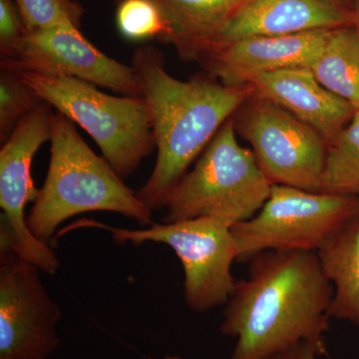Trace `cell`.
<instances>
[{
	"instance_id": "8992f818",
	"label": "cell",
	"mask_w": 359,
	"mask_h": 359,
	"mask_svg": "<svg viewBox=\"0 0 359 359\" xmlns=\"http://www.w3.org/2000/svg\"><path fill=\"white\" fill-rule=\"evenodd\" d=\"M78 228L110 231L118 244L154 242L169 245L183 264L185 301L195 313H207L224 306L235 290L237 280L231 275V266L238 261L237 243L230 226L217 219H184L128 230L81 219L69 228L66 226L58 236Z\"/></svg>"
},
{
	"instance_id": "6da1fadb",
	"label": "cell",
	"mask_w": 359,
	"mask_h": 359,
	"mask_svg": "<svg viewBox=\"0 0 359 359\" xmlns=\"http://www.w3.org/2000/svg\"><path fill=\"white\" fill-rule=\"evenodd\" d=\"M219 332L237 339L229 359H271L302 342L325 353L334 287L316 252H264L249 262Z\"/></svg>"
},
{
	"instance_id": "44dd1931",
	"label": "cell",
	"mask_w": 359,
	"mask_h": 359,
	"mask_svg": "<svg viewBox=\"0 0 359 359\" xmlns=\"http://www.w3.org/2000/svg\"><path fill=\"white\" fill-rule=\"evenodd\" d=\"M26 32L54 26L79 28L84 9L76 0H14Z\"/></svg>"
},
{
	"instance_id": "d6986e66",
	"label": "cell",
	"mask_w": 359,
	"mask_h": 359,
	"mask_svg": "<svg viewBox=\"0 0 359 359\" xmlns=\"http://www.w3.org/2000/svg\"><path fill=\"white\" fill-rule=\"evenodd\" d=\"M0 66V138L4 142L18 122L43 101L25 83L15 66L6 61Z\"/></svg>"
},
{
	"instance_id": "7a4b0ae2",
	"label": "cell",
	"mask_w": 359,
	"mask_h": 359,
	"mask_svg": "<svg viewBox=\"0 0 359 359\" xmlns=\"http://www.w3.org/2000/svg\"><path fill=\"white\" fill-rule=\"evenodd\" d=\"M131 66L152 120L157 160L137 196L151 211L168 198L226 120L252 93L249 86H229L212 77L182 81L168 73L164 55L145 45L134 51Z\"/></svg>"
},
{
	"instance_id": "d4e9b609",
	"label": "cell",
	"mask_w": 359,
	"mask_h": 359,
	"mask_svg": "<svg viewBox=\"0 0 359 359\" xmlns=\"http://www.w3.org/2000/svg\"><path fill=\"white\" fill-rule=\"evenodd\" d=\"M334 1L337 2V4H340V6L351 9L354 0H334Z\"/></svg>"
},
{
	"instance_id": "9c48e42d",
	"label": "cell",
	"mask_w": 359,
	"mask_h": 359,
	"mask_svg": "<svg viewBox=\"0 0 359 359\" xmlns=\"http://www.w3.org/2000/svg\"><path fill=\"white\" fill-rule=\"evenodd\" d=\"M54 112L40 104L18 122L0 150V207L2 215L0 250H11L48 275L60 262L51 245L41 242L28 228L25 208L39 191L32 176V161L39 148L50 141Z\"/></svg>"
},
{
	"instance_id": "3957f363",
	"label": "cell",
	"mask_w": 359,
	"mask_h": 359,
	"mask_svg": "<svg viewBox=\"0 0 359 359\" xmlns=\"http://www.w3.org/2000/svg\"><path fill=\"white\" fill-rule=\"evenodd\" d=\"M49 142L48 172L27 217L28 228L39 240L53 248L58 226L87 212H117L143 226L153 224L152 211L62 113H54Z\"/></svg>"
},
{
	"instance_id": "5b68a950",
	"label": "cell",
	"mask_w": 359,
	"mask_h": 359,
	"mask_svg": "<svg viewBox=\"0 0 359 359\" xmlns=\"http://www.w3.org/2000/svg\"><path fill=\"white\" fill-rule=\"evenodd\" d=\"M18 70L44 103L87 132L122 179L133 174L156 148L151 113L143 97L108 95L76 78Z\"/></svg>"
},
{
	"instance_id": "ffe728a7",
	"label": "cell",
	"mask_w": 359,
	"mask_h": 359,
	"mask_svg": "<svg viewBox=\"0 0 359 359\" xmlns=\"http://www.w3.org/2000/svg\"><path fill=\"white\" fill-rule=\"evenodd\" d=\"M116 25L125 37L133 41L164 39L167 23L155 0H122L116 11Z\"/></svg>"
},
{
	"instance_id": "4fadbf2b",
	"label": "cell",
	"mask_w": 359,
	"mask_h": 359,
	"mask_svg": "<svg viewBox=\"0 0 359 359\" xmlns=\"http://www.w3.org/2000/svg\"><path fill=\"white\" fill-rule=\"evenodd\" d=\"M330 30L278 36L249 37L222 45L200 58L211 76L229 86H247L264 73L311 68L327 43Z\"/></svg>"
},
{
	"instance_id": "277c9868",
	"label": "cell",
	"mask_w": 359,
	"mask_h": 359,
	"mask_svg": "<svg viewBox=\"0 0 359 359\" xmlns=\"http://www.w3.org/2000/svg\"><path fill=\"white\" fill-rule=\"evenodd\" d=\"M236 134L231 117L170 194L164 223L210 218L231 228L262 209L273 183Z\"/></svg>"
},
{
	"instance_id": "603a6c76",
	"label": "cell",
	"mask_w": 359,
	"mask_h": 359,
	"mask_svg": "<svg viewBox=\"0 0 359 359\" xmlns=\"http://www.w3.org/2000/svg\"><path fill=\"white\" fill-rule=\"evenodd\" d=\"M325 353L311 342H302L297 346L292 347L290 351L276 355L271 359H316L318 355H323Z\"/></svg>"
},
{
	"instance_id": "ba28073f",
	"label": "cell",
	"mask_w": 359,
	"mask_h": 359,
	"mask_svg": "<svg viewBox=\"0 0 359 359\" xmlns=\"http://www.w3.org/2000/svg\"><path fill=\"white\" fill-rule=\"evenodd\" d=\"M233 119L273 185L320 192L327 142L318 132L252 91Z\"/></svg>"
},
{
	"instance_id": "9a60e30c",
	"label": "cell",
	"mask_w": 359,
	"mask_h": 359,
	"mask_svg": "<svg viewBox=\"0 0 359 359\" xmlns=\"http://www.w3.org/2000/svg\"><path fill=\"white\" fill-rule=\"evenodd\" d=\"M316 254L334 290L330 316L348 321L359 332V212L342 224Z\"/></svg>"
},
{
	"instance_id": "7c38bea8",
	"label": "cell",
	"mask_w": 359,
	"mask_h": 359,
	"mask_svg": "<svg viewBox=\"0 0 359 359\" xmlns=\"http://www.w3.org/2000/svg\"><path fill=\"white\" fill-rule=\"evenodd\" d=\"M353 25L351 8L334 0H242L208 39L197 60L216 47L257 36H278Z\"/></svg>"
},
{
	"instance_id": "30bf717a",
	"label": "cell",
	"mask_w": 359,
	"mask_h": 359,
	"mask_svg": "<svg viewBox=\"0 0 359 359\" xmlns=\"http://www.w3.org/2000/svg\"><path fill=\"white\" fill-rule=\"evenodd\" d=\"M40 269L0 250V359H46L57 349L61 311Z\"/></svg>"
},
{
	"instance_id": "5bb4252c",
	"label": "cell",
	"mask_w": 359,
	"mask_h": 359,
	"mask_svg": "<svg viewBox=\"0 0 359 359\" xmlns=\"http://www.w3.org/2000/svg\"><path fill=\"white\" fill-rule=\"evenodd\" d=\"M252 93L287 110L318 132L328 144L353 119L355 110L316 79L309 68H287L252 78Z\"/></svg>"
},
{
	"instance_id": "cb8c5ba5",
	"label": "cell",
	"mask_w": 359,
	"mask_h": 359,
	"mask_svg": "<svg viewBox=\"0 0 359 359\" xmlns=\"http://www.w3.org/2000/svg\"><path fill=\"white\" fill-rule=\"evenodd\" d=\"M351 11L353 14V26L359 32V0H354Z\"/></svg>"
},
{
	"instance_id": "7402d4cb",
	"label": "cell",
	"mask_w": 359,
	"mask_h": 359,
	"mask_svg": "<svg viewBox=\"0 0 359 359\" xmlns=\"http://www.w3.org/2000/svg\"><path fill=\"white\" fill-rule=\"evenodd\" d=\"M26 30L13 0H0V54L1 60L18 57Z\"/></svg>"
},
{
	"instance_id": "e0dca14e",
	"label": "cell",
	"mask_w": 359,
	"mask_h": 359,
	"mask_svg": "<svg viewBox=\"0 0 359 359\" xmlns=\"http://www.w3.org/2000/svg\"><path fill=\"white\" fill-rule=\"evenodd\" d=\"M309 69L325 88L359 110V32L353 25L330 30Z\"/></svg>"
},
{
	"instance_id": "52a82bcc",
	"label": "cell",
	"mask_w": 359,
	"mask_h": 359,
	"mask_svg": "<svg viewBox=\"0 0 359 359\" xmlns=\"http://www.w3.org/2000/svg\"><path fill=\"white\" fill-rule=\"evenodd\" d=\"M359 212V197L273 185L262 209L231 226L238 263L264 252H318L347 219Z\"/></svg>"
},
{
	"instance_id": "ac0fdd59",
	"label": "cell",
	"mask_w": 359,
	"mask_h": 359,
	"mask_svg": "<svg viewBox=\"0 0 359 359\" xmlns=\"http://www.w3.org/2000/svg\"><path fill=\"white\" fill-rule=\"evenodd\" d=\"M320 193L359 197V110L327 145Z\"/></svg>"
},
{
	"instance_id": "2e32d148",
	"label": "cell",
	"mask_w": 359,
	"mask_h": 359,
	"mask_svg": "<svg viewBox=\"0 0 359 359\" xmlns=\"http://www.w3.org/2000/svg\"><path fill=\"white\" fill-rule=\"evenodd\" d=\"M162 9L167 32L162 41L176 47L180 57L197 60L208 39L242 0H155Z\"/></svg>"
},
{
	"instance_id": "484cf974",
	"label": "cell",
	"mask_w": 359,
	"mask_h": 359,
	"mask_svg": "<svg viewBox=\"0 0 359 359\" xmlns=\"http://www.w3.org/2000/svg\"><path fill=\"white\" fill-rule=\"evenodd\" d=\"M164 359H180V358H166Z\"/></svg>"
},
{
	"instance_id": "8fae6325",
	"label": "cell",
	"mask_w": 359,
	"mask_h": 359,
	"mask_svg": "<svg viewBox=\"0 0 359 359\" xmlns=\"http://www.w3.org/2000/svg\"><path fill=\"white\" fill-rule=\"evenodd\" d=\"M6 62L37 74L76 78L123 96L142 97L134 68L97 49L74 26L26 32L18 57Z\"/></svg>"
}]
</instances>
